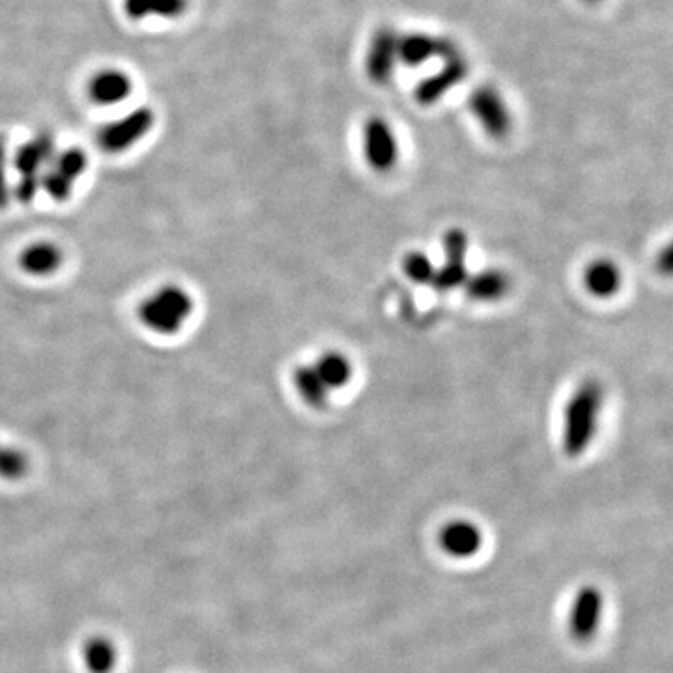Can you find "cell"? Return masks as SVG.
Here are the masks:
<instances>
[{"label":"cell","instance_id":"cell-15","mask_svg":"<svg viewBox=\"0 0 673 673\" xmlns=\"http://www.w3.org/2000/svg\"><path fill=\"white\" fill-rule=\"evenodd\" d=\"M584 283L589 290V294H593L595 298H612L616 296L623 283V275L617 266L616 262L608 260V258H599L595 262H591L586 273H584Z\"/></svg>","mask_w":673,"mask_h":673},{"label":"cell","instance_id":"cell-6","mask_svg":"<svg viewBox=\"0 0 673 673\" xmlns=\"http://www.w3.org/2000/svg\"><path fill=\"white\" fill-rule=\"evenodd\" d=\"M363 148L369 167L376 172H389L399 159L395 131L384 118H371L363 128Z\"/></svg>","mask_w":673,"mask_h":673},{"label":"cell","instance_id":"cell-20","mask_svg":"<svg viewBox=\"0 0 673 673\" xmlns=\"http://www.w3.org/2000/svg\"><path fill=\"white\" fill-rule=\"evenodd\" d=\"M116 647L105 636H94L83 647V662L90 673H111L116 666Z\"/></svg>","mask_w":673,"mask_h":673},{"label":"cell","instance_id":"cell-14","mask_svg":"<svg viewBox=\"0 0 673 673\" xmlns=\"http://www.w3.org/2000/svg\"><path fill=\"white\" fill-rule=\"evenodd\" d=\"M509 287H511L509 275L498 268H488L475 275H468L464 283L468 298L481 301V303L502 300L503 296L509 292Z\"/></svg>","mask_w":673,"mask_h":673},{"label":"cell","instance_id":"cell-18","mask_svg":"<svg viewBox=\"0 0 673 673\" xmlns=\"http://www.w3.org/2000/svg\"><path fill=\"white\" fill-rule=\"evenodd\" d=\"M124 8L135 21L146 17L174 19L186 12L187 0H124Z\"/></svg>","mask_w":673,"mask_h":673},{"label":"cell","instance_id":"cell-7","mask_svg":"<svg viewBox=\"0 0 673 673\" xmlns=\"http://www.w3.org/2000/svg\"><path fill=\"white\" fill-rule=\"evenodd\" d=\"M459 53V47L451 40L442 36H430V34H406L399 36L397 43V57L399 62L408 66H421L432 58H449Z\"/></svg>","mask_w":673,"mask_h":673},{"label":"cell","instance_id":"cell-21","mask_svg":"<svg viewBox=\"0 0 673 673\" xmlns=\"http://www.w3.org/2000/svg\"><path fill=\"white\" fill-rule=\"evenodd\" d=\"M27 472H29L27 455L17 447L0 444V477L6 481H17Z\"/></svg>","mask_w":673,"mask_h":673},{"label":"cell","instance_id":"cell-4","mask_svg":"<svg viewBox=\"0 0 673 673\" xmlns=\"http://www.w3.org/2000/svg\"><path fill=\"white\" fill-rule=\"evenodd\" d=\"M468 236L460 229L447 230L444 234V264L436 268L432 277V287L440 292H449L464 287L468 279Z\"/></svg>","mask_w":673,"mask_h":673},{"label":"cell","instance_id":"cell-3","mask_svg":"<svg viewBox=\"0 0 673 673\" xmlns=\"http://www.w3.org/2000/svg\"><path fill=\"white\" fill-rule=\"evenodd\" d=\"M152 128L154 113L150 109H135L101 129L98 141L105 152L120 154L141 143Z\"/></svg>","mask_w":673,"mask_h":673},{"label":"cell","instance_id":"cell-22","mask_svg":"<svg viewBox=\"0 0 673 673\" xmlns=\"http://www.w3.org/2000/svg\"><path fill=\"white\" fill-rule=\"evenodd\" d=\"M402 272L417 285H430L436 268L432 266L430 258L421 251H412L402 260Z\"/></svg>","mask_w":673,"mask_h":673},{"label":"cell","instance_id":"cell-24","mask_svg":"<svg viewBox=\"0 0 673 673\" xmlns=\"http://www.w3.org/2000/svg\"><path fill=\"white\" fill-rule=\"evenodd\" d=\"M586 2H597V0H586Z\"/></svg>","mask_w":673,"mask_h":673},{"label":"cell","instance_id":"cell-8","mask_svg":"<svg viewBox=\"0 0 673 673\" xmlns=\"http://www.w3.org/2000/svg\"><path fill=\"white\" fill-rule=\"evenodd\" d=\"M397 43H399V36L389 27H382L374 32L369 51H367L365 68H367L369 79L376 85H386L391 79L393 70L399 62Z\"/></svg>","mask_w":673,"mask_h":673},{"label":"cell","instance_id":"cell-19","mask_svg":"<svg viewBox=\"0 0 673 673\" xmlns=\"http://www.w3.org/2000/svg\"><path fill=\"white\" fill-rule=\"evenodd\" d=\"M85 167V154L81 150L64 152L51 172V184H53L51 191L55 195H64L72 186L73 180H77L81 172L85 171Z\"/></svg>","mask_w":673,"mask_h":673},{"label":"cell","instance_id":"cell-10","mask_svg":"<svg viewBox=\"0 0 673 673\" xmlns=\"http://www.w3.org/2000/svg\"><path fill=\"white\" fill-rule=\"evenodd\" d=\"M602 608H604V599L599 589L584 588L576 595L571 621H569L571 634L576 640L586 642L597 632L601 625Z\"/></svg>","mask_w":673,"mask_h":673},{"label":"cell","instance_id":"cell-11","mask_svg":"<svg viewBox=\"0 0 673 673\" xmlns=\"http://www.w3.org/2000/svg\"><path fill=\"white\" fill-rule=\"evenodd\" d=\"M133 90V83L128 73L120 70H101L88 81V98L101 107L118 105L128 100Z\"/></svg>","mask_w":673,"mask_h":673},{"label":"cell","instance_id":"cell-2","mask_svg":"<svg viewBox=\"0 0 673 673\" xmlns=\"http://www.w3.org/2000/svg\"><path fill=\"white\" fill-rule=\"evenodd\" d=\"M195 313V300L186 288L167 283L148 292L137 307L139 322L161 337L178 335Z\"/></svg>","mask_w":673,"mask_h":673},{"label":"cell","instance_id":"cell-9","mask_svg":"<svg viewBox=\"0 0 673 673\" xmlns=\"http://www.w3.org/2000/svg\"><path fill=\"white\" fill-rule=\"evenodd\" d=\"M466 75H468V62L466 58L460 57V53L445 58V64L438 72L417 85L416 100L421 105H432L442 100L449 90L462 83Z\"/></svg>","mask_w":673,"mask_h":673},{"label":"cell","instance_id":"cell-23","mask_svg":"<svg viewBox=\"0 0 673 673\" xmlns=\"http://www.w3.org/2000/svg\"><path fill=\"white\" fill-rule=\"evenodd\" d=\"M657 266H659L660 272L670 273V270H672V253H670V247H666V249L660 253Z\"/></svg>","mask_w":673,"mask_h":673},{"label":"cell","instance_id":"cell-5","mask_svg":"<svg viewBox=\"0 0 673 673\" xmlns=\"http://www.w3.org/2000/svg\"><path fill=\"white\" fill-rule=\"evenodd\" d=\"M470 109L481 128L492 139H503L511 131L513 120L502 94L492 86H477L470 96Z\"/></svg>","mask_w":673,"mask_h":673},{"label":"cell","instance_id":"cell-17","mask_svg":"<svg viewBox=\"0 0 673 673\" xmlns=\"http://www.w3.org/2000/svg\"><path fill=\"white\" fill-rule=\"evenodd\" d=\"M316 373L322 378V382L328 386V389H339L346 386L352 380V363L341 352H324L320 358L316 359Z\"/></svg>","mask_w":673,"mask_h":673},{"label":"cell","instance_id":"cell-12","mask_svg":"<svg viewBox=\"0 0 673 673\" xmlns=\"http://www.w3.org/2000/svg\"><path fill=\"white\" fill-rule=\"evenodd\" d=\"M440 545L453 558H472L483 546V533L472 522L455 520L440 531Z\"/></svg>","mask_w":673,"mask_h":673},{"label":"cell","instance_id":"cell-1","mask_svg":"<svg viewBox=\"0 0 673 673\" xmlns=\"http://www.w3.org/2000/svg\"><path fill=\"white\" fill-rule=\"evenodd\" d=\"M604 404V389L595 380L576 387L563 412V451L567 457H580L593 442Z\"/></svg>","mask_w":673,"mask_h":673},{"label":"cell","instance_id":"cell-16","mask_svg":"<svg viewBox=\"0 0 673 673\" xmlns=\"http://www.w3.org/2000/svg\"><path fill=\"white\" fill-rule=\"evenodd\" d=\"M292 382L303 402L311 408H324L328 404L330 389L322 382L313 365H300L292 373Z\"/></svg>","mask_w":673,"mask_h":673},{"label":"cell","instance_id":"cell-13","mask_svg":"<svg viewBox=\"0 0 673 673\" xmlns=\"http://www.w3.org/2000/svg\"><path fill=\"white\" fill-rule=\"evenodd\" d=\"M64 253L55 242H32L19 255V266L32 277H51L62 268Z\"/></svg>","mask_w":673,"mask_h":673}]
</instances>
